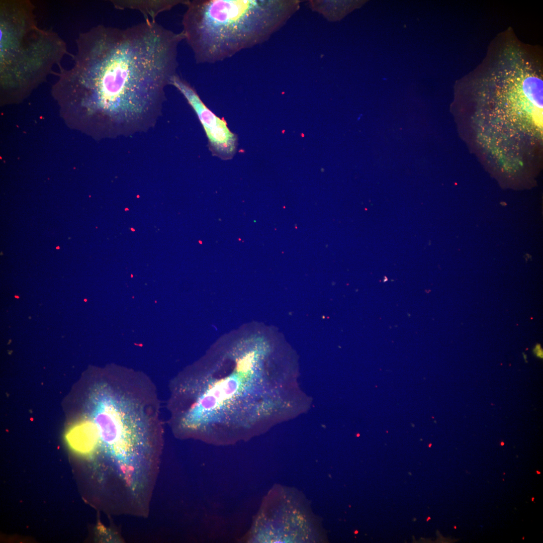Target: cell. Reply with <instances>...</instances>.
<instances>
[{
  "mask_svg": "<svg viewBox=\"0 0 543 543\" xmlns=\"http://www.w3.org/2000/svg\"><path fill=\"white\" fill-rule=\"evenodd\" d=\"M183 40L149 18L126 28L97 26L80 36L74 66L62 71L58 86L90 116L119 123L152 116L177 74Z\"/></svg>",
  "mask_w": 543,
  "mask_h": 543,
  "instance_id": "1",
  "label": "cell"
},
{
  "mask_svg": "<svg viewBox=\"0 0 543 543\" xmlns=\"http://www.w3.org/2000/svg\"><path fill=\"white\" fill-rule=\"evenodd\" d=\"M26 2L1 5V82L2 86L28 88L41 82L65 50L53 33L36 25Z\"/></svg>",
  "mask_w": 543,
  "mask_h": 543,
  "instance_id": "3",
  "label": "cell"
},
{
  "mask_svg": "<svg viewBox=\"0 0 543 543\" xmlns=\"http://www.w3.org/2000/svg\"><path fill=\"white\" fill-rule=\"evenodd\" d=\"M185 0L174 1H123L115 2V5L120 9H130L140 11L147 18L148 16L152 19L160 13L171 9L179 4H184Z\"/></svg>",
  "mask_w": 543,
  "mask_h": 543,
  "instance_id": "6",
  "label": "cell"
},
{
  "mask_svg": "<svg viewBox=\"0 0 543 543\" xmlns=\"http://www.w3.org/2000/svg\"><path fill=\"white\" fill-rule=\"evenodd\" d=\"M533 352L536 356L542 358L543 357V351L541 347V345L537 343L536 344L533 349Z\"/></svg>",
  "mask_w": 543,
  "mask_h": 543,
  "instance_id": "7",
  "label": "cell"
},
{
  "mask_svg": "<svg viewBox=\"0 0 543 543\" xmlns=\"http://www.w3.org/2000/svg\"><path fill=\"white\" fill-rule=\"evenodd\" d=\"M522 354L524 360L526 363H527V355L525 353H523Z\"/></svg>",
  "mask_w": 543,
  "mask_h": 543,
  "instance_id": "8",
  "label": "cell"
},
{
  "mask_svg": "<svg viewBox=\"0 0 543 543\" xmlns=\"http://www.w3.org/2000/svg\"><path fill=\"white\" fill-rule=\"evenodd\" d=\"M171 85L184 96L197 115L208 138L212 154L223 160L231 159L237 150V136L230 131L225 120L213 113L195 88L178 74L173 77Z\"/></svg>",
  "mask_w": 543,
  "mask_h": 543,
  "instance_id": "4",
  "label": "cell"
},
{
  "mask_svg": "<svg viewBox=\"0 0 543 543\" xmlns=\"http://www.w3.org/2000/svg\"><path fill=\"white\" fill-rule=\"evenodd\" d=\"M66 439L71 448L82 456L92 455L99 445L96 428L89 420L79 422L70 428Z\"/></svg>",
  "mask_w": 543,
  "mask_h": 543,
  "instance_id": "5",
  "label": "cell"
},
{
  "mask_svg": "<svg viewBox=\"0 0 543 543\" xmlns=\"http://www.w3.org/2000/svg\"><path fill=\"white\" fill-rule=\"evenodd\" d=\"M182 32L197 63H214L261 42L283 23L286 3L187 0Z\"/></svg>",
  "mask_w": 543,
  "mask_h": 543,
  "instance_id": "2",
  "label": "cell"
}]
</instances>
